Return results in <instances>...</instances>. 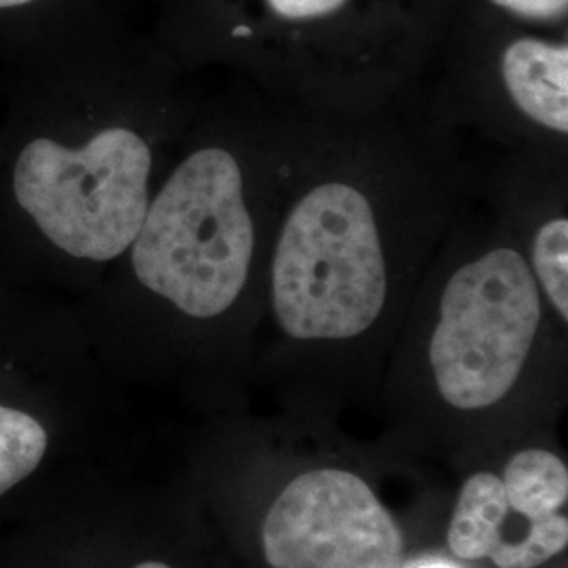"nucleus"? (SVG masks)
<instances>
[{
  "label": "nucleus",
  "mask_w": 568,
  "mask_h": 568,
  "mask_svg": "<svg viewBox=\"0 0 568 568\" xmlns=\"http://www.w3.org/2000/svg\"><path fill=\"white\" fill-rule=\"evenodd\" d=\"M201 108L156 82L63 65L26 74L0 110V274L103 276Z\"/></svg>",
  "instance_id": "f257e3e1"
},
{
  "label": "nucleus",
  "mask_w": 568,
  "mask_h": 568,
  "mask_svg": "<svg viewBox=\"0 0 568 568\" xmlns=\"http://www.w3.org/2000/svg\"><path fill=\"white\" fill-rule=\"evenodd\" d=\"M288 173V204L267 248L270 304L295 342L356 339L386 310L396 265H410L427 178L403 152L361 145Z\"/></svg>",
  "instance_id": "f03ea898"
},
{
  "label": "nucleus",
  "mask_w": 568,
  "mask_h": 568,
  "mask_svg": "<svg viewBox=\"0 0 568 568\" xmlns=\"http://www.w3.org/2000/svg\"><path fill=\"white\" fill-rule=\"evenodd\" d=\"M213 112L196 114L148 204L142 225L105 274L171 305L185 318L213 321L243 297L260 265L265 166L260 145Z\"/></svg>",
  "instance_id": "7ed1b4c3"
},
{
  "label": "nucleus",
  "mask_w": 568,
  "mask_h": 568,
  "mask_svg": "<svg viewBox=\"0 0 568 568\" xmlns=\"http://www.w3.org/2000/svg\"><path fill=\"white\" fill-rule=\"evenodd\" d=\"M438 300L427 358L443 400L480 410L520 379L544 318V297L525 248L509 234L469 244Z\"/></svg>",
  "instance_id": "20e7f679"
},
{
  "label": "nucleus",
  "mask_w": 568,
  "mask_h": 568,
  "mask_svg": "<svg viewBox=\"0 0 568 568\" xmlns=\"http://www.w3.org/2000/svg\"><path fill=\"white\" fill-rule=\"evenodd\" d=\"M264 554L274 568H400L405 537L356 474L312 469L272 504Z\"/></svg>",
  "instance_id": "39448f33"
},
{
  "label": "nucleus",
  "mask_w": 568,
  "mask_h": 568,
  "mask_svg": "<svg viewBox=\"0 0 568 568\" xmlns=\"http://www.w3.org/2000/svg\"><path fill=\"white\" fill-rule=\"evenodd\" d=\"M568 469L554 453L528 448L504 478L480 471L467 480L448 527V548L497 568H537L568 546Z\"/></svg>",
  "instance_id": "423d86ee"
},
{
  "label": "nucleus",
  "mask_w": 568,
  "mask_h": 568,
  "mask_svg": "<svg viewBox=\"0 0 568 568\" xmlns=\"http://www.w3.org/2000/svg\"><path fill=\"white\" fill-rule=\"evenodd\" d=\"M509 105L523 121L556 140L568 135V44L541 39L509 42L499 63Z\"/></svg>",
  "instance_id": "0eeeda50"
},
{
  "label": "nucleus",
  "mask_w": 568,
  "mask_h": 568,
  "mask_svg": "<svg viewBox=\"0 0 568 568\" xmlns=\"http://www.w3.org/2000/svg\"><path fill=\"white\" fill-rule=\"evenodd\" d=\"M528 267L554 312L568 321V220L565 213H551L532 227L525 246Z\"/></svg>",
  "instance_id": "6e6552de"
},
{
  "label": "nucleus",
  "mask_w": 568,
  "mask_h": 568,
  "mask_svg": "<svg viewBox=\"0 0 568 568\" xmlns=\"http://www.w3.org/2000/svg\"><path fill=\"white\" fill-rule=\"evenodd\" d=\"M47 445V429L34 415L0 403V495L39 467Z\"/></svg>",
  "instance_id": "1a4fd4ad"
},
{
  "label": "nucleus",
  "mask_w": 568,
  "mask_h": 568,
  "mask_svg": "<svg viewBox=\"0 0 568 568\" xmlns=\"http://www.w3.org/2000/svg\"><path fill=\"white\" fill-rule=\"evenodd\" d=\"M270 9L288 21L321 20L339 11L347 0H265Z\"/></svg>",
  "instance_id": "9d476101"
},
{
  "label": "nucleus",
  "mask_w": 568,
  "mask_h": 568,
  "mask_svg": "<svg viewBox=\"0 0 568 568\" xmlns=\"http://www.w3.org/2000/svg\"><path fill=\"white\" fill-rule=\"evenodd\" d=\"M509 13L535 21H556L565 18L568 0H490Z\"/></svg>",
  "instance_id": "9b49d317"
},
{
  "label": "nucleus",
  "mask_w": 568,
  "mask_h": 568,
  "mask_svg": "<svg viewBox=\"0 0 568 568\" xmlns=\"http://www.w3.org/2000/svg\"><path fill=\"white\" fill-rule=\"evenodd\" d=\"M41 0H0V11H18V9H26L32 7Z\"/></svg>",
  "instance_id": "f8f14e48"
},
{
  "label": "nucleus",
  "mask_w": 568,
  "mask_h": 568,
  "mask_svg": "<svg viewBox=\"0 0 568 568\" xmlns=\"http://www.w3.org/2000/svg\"><path fill=\"white\" fill-rule=\"evenodd\" d=\"M135 568H171L166 567V565H163V562H143V565H140V567Z\"/></svg>",
  "instance_id": "ddd939ff"
},
{
  "label": "nucleus",
  "mask_w": 568,
  "mask_h": 568,
  "mask_svg": "<svg viewBox=\"0 0 568 568\" xmlns=\"http://www.w3.org/2000/svg\"><path fill=\"white\" fill-rule=\"evenodd\" d=\"M415 568H453V567H448V565H426V567H415Z\"/></svg>",
  "instance_id": "4468645a"
},
{
  "label": "nucleus",
  "mask_w": 568,
  "mask_h": 568,
  "mask_svg": "<svg viewBox=\"0 0 568 568\" xmlns=\"http://www.w3.org/2000/svg\"><path fill=\"white\" fill-rule=\"evenodd\" d=\"M0 110H2V98H0Z\"/></svg>",
  "instance_id": "2eb2a0df"
}]
</instances>
